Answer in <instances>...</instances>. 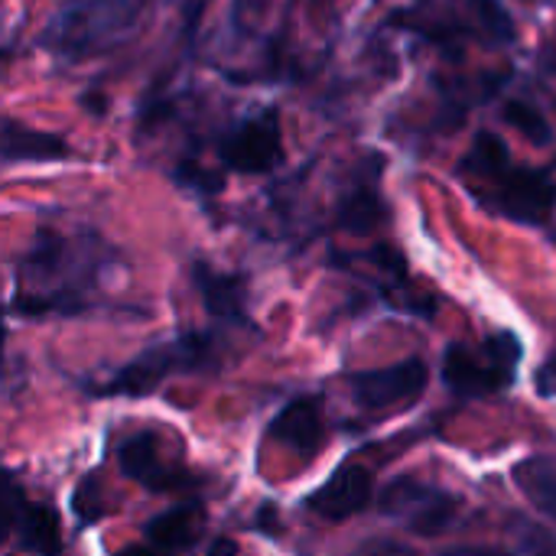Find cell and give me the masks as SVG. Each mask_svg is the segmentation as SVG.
<instances>
[{
	"label": "cell",
	"mask_w": 556,
	"mask_h": 556,
	"mask_svg": "<svg viewBox=\"0 0 556 556\" xmlns=\"http://www.w3.org/2000/svg\"><path fill=\"white\" fill-rule=\"evenodd\" d=\"M91 280V264L78 241L55 231H39L23 264V287L16 296L20 313L78 309L81 293Z\"/></svg>",
	"instance_id": "1"
},
{
	"label": "cell",
	"mask_w": 556,
	"mask_h": 556,
	"mask_svg": "<svg viewBox=\"0 0 556 556\" xmlns=\"http://www.w3.org/2000/svg\"><path fill=\"white\" fill-rule=\"evenodd\" d=\"M150 0H68L49 20L46 42L62 55H91L127 36Z\"/></svg>",
	"instance_id": "2"
},
{
	"label": "cell",
	"mask_w": 556,
	"mask_h": 556,
	"mask_svg": "<svg viewBox=\"0 0 556 556\" xmlns=\"http://www.w3.org/2000/svg\"><path fill=\"white\" fill-rule=\"evenodd\" d=\"M518 358H521V345L508 332L489 339L482 355H476V352H469L463 345H453L446 352V358H443V381L459 397L495 394V391H502L505 384L515 381Z\"/></svg>",
	"instance_id": "3"
},
{
	"label": "cell",
	"mask_w": 556,
	"mask_h": 556,
	"mask_svg": "<svg viewBox=\"0 0 556 556\" xmlns=\"http://www.w3.org/2000/svg\"><path fill=\"white\" fill-rule=\"evenodd\" d=\"M218 156L241 176H267L283 163V130L277 111H261L238 121L218 143Z\"/></svg>",
	"instance_id": "4"
},
{
	"label": "cell",
	"mask_w": 556,
	"mask_h": 556,
	"mask_svg": "<svg viewBox=\"0 0 556 556\" xmlns=\"http://www.w3.org/2000/svg\"><path fill=\"white\" fill-rule=\"evenodd\" d=\"M381 511L401 525H407L414 534H440L456 521L459 502L433 485L397 479L381 492Z\"/></svg>",
	"instance_id": "5"
},
{
	"label": "cell",
	"mask_w": 556,
	"mask_h": 556,
	"mask_svg": "<svg viewBox=\"0 0 556 556\" xmlns=\"http://www.w3.org/2000/svg\"><path fill=\"white\" fill-rule=\"evenodd\" d=\"M208 365V339L202 336H186L176 345H160V349H147L140 358H134L117 381L108 388L111 394H150L166 375H173L176 368H202Z\"/></svg>",
	"instance_id": "6"
},
{
	"label": "cell",
	"mask_w": 556,
	"mask_h": 556,
	"mask_svg": "<svg viewBox=\"0 0 556 556\" xmlns=\"http://www.w3.org/2000/svg\"><path fill=\"white\" fill-rule=\"evenodd\" d=\"M495 192L492 202L502 215L515 218V222H544L556 205V182L541 173V169H528V166H508L505 173H498L492 179Z\"/></svg>",
	"instance_id": "7"
},
{
	"label": "cell",
	"mask_w": 556,
	"mask_h": 556,
	"mask_svg": "<svg viewBox=\"0 0 556 556\" xmlns=\"http://www.w3.org/2000/svg\"><path fill=\"white\" fill-rule=\"evenodd\" d=\"M427 388V368L424 362L410 358L391 368H378V371H365L352 378V391L358 397L362 407H394V404H407L414 397H420Z\"/></svg>",
	"instance_id": "8"
},
{
	"label": "cell",
	"mask_w": 556,
	"mask_h": 556,
	"mask_svg": "<svg viewBox=\"0 0 556 556\" xmlns=\"http://www.w3.org/2000/svg\"><path fill=\"white\" fill-rule=\"evenodd\" d=\"M368 502H371V476L362 466H345L309 498V508L329 521H345L365 511Z\"/></svg>",
	"instance_id": "9"
},
{
	"label": "cell",
	"mask_w": 556,
	"mask_h": 556,
	"mask_svg": "<svg viewBox=\"0 0 556 556\" xmlns=\"http://www.w3.org/2000/svg\"><path fill=\"white\" fill-rule=\"evenodd\" d=\"M72 150L59 134L20 124L13 117L0 114V160H13V163H52V160H65Z\"/></svg>",
	"instance_id": "10"
},
{
	"label": "cell",
	"mask_w": 556,
	"mask_h": 556,
	"mask_svg": "<svg viewBox=\"0 0 556 556\" xmlns=\"http://www.w3.org/2000/svg\"><path fill=\"white\" fill-rule=\"evenodd\" d=\"M270 437L280 440L283 446L296 450V453H316L323 446L326 427H323V414L313 401H296L287 410L277 414V420L270 424Z\"/></svg>",
	"instance_id": "11"
},
{
	"label": "cell",
	"mask_w": 556,
	"mask_h": 556,
	"mask_svg": "<svg viewBox=\"0 0 556 556\" xmlns=\"http://www.w3.org/2000/svg\"><path fill=\"white\" fill-rule=\"evenodd\" d=\"M121 469L137 479L140 485L147 489H156V492H166V489H176L182 479L176 472H169L160 459V446L150 433H140L134 437L130 443H124L121 450Z\"/></svg>",
	"instance_id": "12"
},
{
	"label": "cell",
	"mask_w": 556,
	"mask_h": 556,
	"mask_svg": "<svg viewBox=\"0 0 556 556\" xmlns=\"http://www.w3.org/2000/svg\"><path fill=\"white\" fill-rule=\"evenodd\" d=\"M195 283L212 316L218 319H244V283L238 277L218 274L205 264L195 267Z\"/></svg>",
	"instance_id": "13"
},
{
	"label": "cell",
	"mask_w": 556,
	"mask_h": 556,
	"mask_svg": "<svg viewBox=\"0 0 556 556\" xmlns=\"http://www.w3.org/2000/svg\"><path fill=\"white\" fill-rule=\"evenodd\" d=\"M20 544L23 551L39 556H59L62 554V525L59 515L46 505H26L20 521Z\"/></svg>",
	"instance_id": "14"
},
{
	"label": "cell",
	"mask_w": 556,
	"mask_h": 556,
	"mask_svg": "<svg viewBox=\"0 0 556 556\" xmlns=\"http://www.w3.org/2000/svg\"><path fill=\"white\" fill-rule=\"evenodd\" d=\"M518 489L528 495V502L556 521V463L551 459H528L515 469Z\"/></svg>",
	"instance_id": "15"
},
{
	"label": "cell",
	"mask_w": 556,
	"mask_h": 556,
	"mask_svg": "<svg viewBox=\"0 0 556 556\" xmlns=\"http://www.w3.org/2000/svg\"><path fill=\"white\" fill-rule=\"evenodd\" d=\"M147 541L166 556L169 551H182L195 541V508H173L147 525Z\"/></svg>",
	"instance_id": "16"
},
{
	"label": "cell",
	"mask_w": 556,
	"mask_h": 556,
	"mask_svg": "<svg viewBox=\"0 0 556 556\" xmlns=\"http://www.w3.org/2000/svg\"><path fill=\"white\" fill-rule=\"evenodd\" d=\"M508 166H511V156H508L505 140H502L498 134H492V130L476 134L472 150H469L463 169L472 173V176H479V179H489V182H492V179H495L498 173H505Z\"/></svg>",
	"instance_id": "17"
},
{
	"label": "cell",
	"mask_w": 556,
	"mask_h": 556,
	"mask_svg": "<svg viewBox=\"0 0 556 556\" xmlns=\"http://www.w3.org/2000/svg\"><path fill=\"white\" fill-rule=\"evenodd\" d=\"M381 222H384V205H381V199H378L375 192H368V189L352 192V195L342 202V208H339V225H342L345 231H355V235H368V231H375Z\"/></svg>",
	"instance_id": "18"
},
{
	"label": "cell",
	"mask_w": 556,
	"mask_h": 556,
	"mask_svg": "<svg viewBox=\"0 0 556 556\" xmlns=\"http://www.w3.org/2000/svg\"><path fill=\"white\" fill-rule=\"evenodd\" d=\"M502 117L508 121V127H515L518 134H525V137H528L531 143H538V147H544V143L554 140V130H551L547 117H544L534 104H528V101H521V98H508L505 108H502Z\"/></svg>",
	"instance_id": "19"
},
{
	"label": "cell",
	"mask_w": 556,
	"mask_h": 556,
	"mask_svg": "<svg viewBox=\"0 0 556 556\" xmlns=\"http://www.w3.org/2000/svg\"><path fill=\"white\" fill-rule=\"evenodd\" d=\"M479 23H482V33L492 39V42H508L515 39V23H511V13L498 3V0H469Z\"/></svg>",
	"instance_id": "20"
},
{
	"label": "cell",
	"mask_w": 556,
	"mask_h": 556,
	"mask_svg": "<svg viewBox=\"0 0 556 556\" xmlns=\"http://www.w3.org/2000/svg\"><path fill=\"white\" fill-rule=\"evenodd\" d=\"M23 508H26V502H23L20 485L13 482V476H10V472H3V469H0V541L16 528V521H20Z\"/></svg>",
	"instance_id": "21"
},
{
	"label": "cell",
	"mask_w": 556,
	"mask_h": 556,
	"mask_svg": "<svg viewBox=\"0 0 556 556\" xmlns=\"http://www.w3.org/2000/svg\"><path fill=\"white\" fill-rule=\"evenodd\" d=\"M72 505H75V515L81 518V525H91V521L104 511V502H101V495H98V482H94V479L81 482L78 492H75V498H72Z\"/></svg>",
	"instance_id": "22"
},
{
	"label": "cell",
	"mask_w": 556,
	"mask_h": 556,
	"mask_svg": "<svg viewBox=\"0 0 556 556\" xmlns=\"http://www.w3.org/2000/svg\"><path fill=\"white\" fill-rule=\"evenodd\" d=\"M267 0H235V23L238 26H251V20L264 10Z\"/></svg>",
	"instance_id": "23"
},
{
	"label": "cell",
	"mask_w": 556,
	"mask_h": 556,
	"mask_svg": "<svg viewBox=\"0 0 556 556\" xmlns=\"http://www.w3.org/2000/svg\"><path fill=\"white\" fill-rule=\"evenodd\" d=\"M352 556H417L414 551H407V547H401V544H371V547H365V551H358V554Z\"/></svg>",
	"instance_id": "24"
},
{
	"label": "cell",
	"mask_w": 556,
	"mask_h": 556,
	"mask_svg": "<svg viewBox=\"0 0 556 556\" xmlns=\"http://www.w3.org/2000/svg\"><path fill=\"white\" fill-rule=\"evenodd\" d=\"M443 556H508V554H502V551H489V547H453V551H446Z\"/></svg>",
	"instance_id": "25"
},
{
	"label": "cell",
	"mask_w": 556,
	"mask_h": 556,
	"mask_svg": "<svg viewBox=\"0 0 556 556\" xmlns=\"http://www.w3.org/2000/svg\"><path fill=\"white\" fill-rule=\"evenodd\" d=\"M121 556H163L156 547H127Z\"/></svg>",
	"instance_id": "26"
},
{
	"label": "cell",
	"mask_w": 556,
	"mask_h": 556,
	"mask_svg": "<svg viewBox=\"0 0 556 556\" xmlns=\"http://www.w3.org/2000/svg\"><path fill=\"white\" fill-rule=\"evenodd\" d=\"M212 556H235V544H231V541H218Z\"/></svg>",
	"instance_id": "27"
},
{
	"label": "cell",
	"mask_w": 556,
	"mask_h": 556,
	"mask_svg": "<svg viewBox=\"0 0 556 556\" xmlns=\"http://www.w3.org/2000/svg\"><path fill=\"white\" fill-rule=\"evenodd\" d=\"M0 342H3V332H0Z\"/></svg>",
	"instance_id": "28"
}]
</instances>
